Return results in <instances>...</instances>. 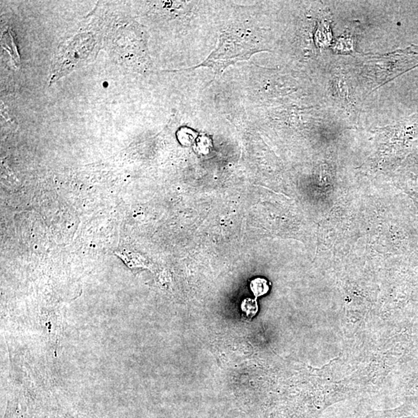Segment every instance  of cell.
<instances>
[{
    "mask_svg": "<svg viewBox=\"0 0 418 418\" xmlns=\"http://www.w3.org/2000/svg\"><path fill=\"white\" fill-rule=\"evenodd\" d=\"M264 30L247 25H231L220 33L216 47L199 65L178 70H192L199 68L211 69L214 77L238 62L249 61L255 54L269 51L264 47Z\"/></svg>",
    "mask_w": 418,
    "mask_h": 418,
    "instance_id": "obj_1",
    "label": "cell"
},
{
    "mask_svg": "<svg viewBox=\"0 0 418 418\" xmlns=\"http://www.w3.org/2000/svg\"><path fill=\"white\" fill-rule=\"evenodd\" d=\"M95 45L93 38L85 34L77 36L66 44L57 58L52 81L65 75L74 67H77V65L88 60L93 52Z\"/></svg>",
    "mask_w": 418,
    "mask_h": 418,
    "instance_id": "obj_2",
    "label": "cell"
},
{
    "mask_svg": "<svg viewBox=\"0 0 418 418\" xmlns=\"http://www.w3.org/2000/svg\"><path fill=\"white\" fill-rule=\"evenodd\" d=\"M250 288L256 299L267 294L270 290V285L265 278H257L252 279Z\"/></svg>",
    "mask_w": 418,
    "mask_h": 418,
    "instance_id": "obj_3",
    "label": "cell"
},
{
    "mask_svg": "<svg viewBox=\"0 0 418 418\" xmlns=\"http://www.w3.org/2000/svg\"><path fill=\"white\" fill-rule=\"evenodd\" d=\"M241 310L246 318L251 319L254 318L257 315L259 310L257 299L249 298V297L244 299L241 304Z\"/></svg>",
    "mask_w": 418,
    "mask_h": 418,
    "instance_id": "obj_4",
    "label": "cell"
},
{
    "mask_svg": "<svg viewBox=\"0 0 418 418\" xmlns=\"http://www.w3.org/2000/svg\"><path fill=\"white\" fill-rule=\"evenodd\" d=\"M4 48L9 51V53L11 54V56L13 58L15 63H19V55H18L16 48H15V44L12 41V37L10 34H5L3 37Z\"/></svg>",
    "mask_w": 418,
    "mask_h": 418,
    "instance_id": "obj_5",
    "label": "cell"
}]
</instances>
